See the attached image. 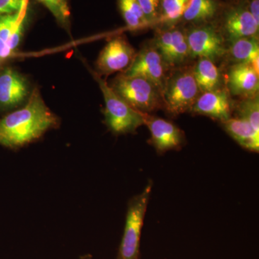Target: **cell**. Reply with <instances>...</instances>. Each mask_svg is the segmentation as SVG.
I'll use <instances>...</instances> for the list:
<instances>
[{
  "label": "cell",
  "instance_id": "19",
  "mask_svg": "<svg viewBox=\"0 0 259 259\" xmlns=\"http://www.w3.org/2000/svg\"><path fill=\"white\" fill-rule=\"evenodd\" d=\"M118 6L129 30H143L151 26L138 0H118Z\"/></svg>",
  "mask_w": 259,
  "mask_h": 259
},
{
  "label": "cell",
  "instance_id": "20",
  "mask_svg": "<svg viewBox=\"0 0 259 259\" xmlns=\"http://www.w3.org/2000/svg\"><path fill=\"white\" fill-rule=\"evenodd\" d=\"M218 10L216 0H190L182 18L192 23L208 21L214 18Z\"/></svg>",
  "mask_w": 259,
  "mask_h": 259
},
{
  "label": "cell",
  "instance_id": "3",
  "mask_svg": "<svg viewBox=\"0 0 259 259\" xmlns=\"http://www.w3.org/2000/svg\"><path fill=\"white\" fill-rule=\"evenodd\" d=\"M151 190L152 182H150L141 194L130 200L117 259H139L141 231Z\"/></svg>",
  "mask_w": 259,
  "mask_h": 259
},
{
  "label": "cell",
  "instance_id": "16",
  "mask_svg": "<svg viewBox=\"0 0 259 259\" xmlns=\"http://www.w3.org/2000/svg\"><path fill=\"white\" fill-rule=\"evenodd\" d=\"M223 127L240 146L248 151L258 152L259 132L243 117H231L223 122Z\"/></svg>",
  "mask_w": 259,
  "mask_h": 259
},
{
  "label": "cell",
  "instance_id": "15",
  "mask_svg": "<svg viewBox=\"0 0 259 259\" xmlns=\"http://www.w3.org/2000/svg\"><path fill=\"white\" fill-rule=\"evenodd\" d=\"M228 87L233 95L249 98L258 96V74L249 64H237L228 73Z\"/></svg>",
  "mask_w": 259,
  "mask_h": 259
},
{
  "label": "cell",
  "instance_id": "12",
  "mask_svg": "<svg viewBox=\"0 0 259 259\" xmlns=\"http://www.w3.org/2000/svg\"><path fill=\"white\" fill-rule=\"evenodd\" d=\"M155 47L165 64L171 66L182 64L190 56L187 35L179 29L160 32L156 37Z\"/></svg>",
  "mask_w": 259,
  "mask_h": 259
},
{
  "label": "cell",
  "instance_id": "14",
  "mask_svg": "<svg viewBox=\"0 0 259 259\" xmlns=\"http://www.w3.org/2000/svg\"><path fill=\"white\" fill-rule=\"evenodd\" d=\"M258 28L259 25L255 23L247 7L231 8L225 16L224 29L232 41L243 37H256Z\"/></svg>",
  "mask_w": 259,
  "mask_h": 259
},
{
  "label": "cell",
  "instance_id": "6",
  "mask_svg": "<svg viewBox=\"0 0 259 259\" xmlns=\"http://www.w3.org/2000/svg\"><path fill=\"white\" fill-rule=\"evenodd\" d=\"M165 64L156 47H146L135 56L134 61L122 74L141 76L148 80L158 89L162 96L166 82Z\"/></svg>",
  "mask_w": 259,
  "mask_h": 259
},
{
  "label": "cell",
  "instance_id": "26",
  "mask_svg": "<svg viewBox=\"0 0 259 259\" xmlns=\"http://www.w3.org/2000/svg\"><path fill=\"white\" fill-rule=\"evenodd\" d=\"M248 10L255 23L259 25V0H253L250 3Z\"/></svg>",
  "mask_w": 259,
  "mask_h": 259
},
{
  "label": "cell",
  "instance_id": "23",
  "mask_svg": "<svg viewBox=\"0 0 259 259\" xmlns=\"http://www.w3.org/2000/svg\"><path fill=\"white\" fill-rule=\"evenodd\" d=\"M239 117H243L259 132V101L258 97L245 98L240 102L238 108Z\"/></svg>",
  "mask_w": 259,
  "mask_h": 259
},
{
  "label": "cell",
  "instance_id": "11",
  "mask_svg": "<svg viewBox=\"0 0 259 259\" xmlns=\"http://www.w3.org/2000/svg\"><path fill=\"white\" fill-rule=\"evenodd\" d=\"M28 81L16 70L7 68L0 73V107L14 108L28 97Z\"/></svg>",
  "mask_w": 259,
  "mask_h": 259
},
{
  "label": "cell",
  "instance_id": "17",
  "mask_svg": "<svg viewBox=\"0 0 259 259\" xmlns=\"http://www.w3.org/2000/svg\"><path fill=\"white\" fill-rule=\"evenodd\" d=\"M230 53L238 64H249L258 74L259 46L256 37H243L232 41Z\"/></svg>",
  "mask_w": 259,
  "mask_h": 259
},
{
  "label": "cell",
  "instance_id": "18",
  "mask_svg": "<svg viewBox=\"0 0 259 259\" xmlns=\"http://www.w3.org/2000/svg\"><path fill=\"white\" fill-rule=\"evenodd\" d=\"M193 74L201 92L206 93L219 90L221 74L213 61L201 59L193 71Z\"/></svg>",
  "mask_w": 259,
  "mask_h": 259
},
{
  "label": "cell",
  "instance_id": "4",
  "mask_svg": "<svg viewBox=\"0 0 259 259\" xmlns=\"http://www.w3.org/2000/svg\"><path fill=\"white\" fill-rule=\"evenodd\" d=\"M111 88L130 106L143 113L152 112L160 106L161 93L151 81L141 76L119 75Z\"/></svg>",
  "mask_w": 259,
  "mask_h": 259
},
{
  "label": "cell",
  "instance_id": "7",
  "mask_svg": "<svg viewBox=\"0 0 259 259\" xmlns=\"http://www.w3.org/2000/svg\"><path fill=\"white\" fill-rule=\"evenodd\" d=\"M136 55L134 48L125 37H114L107 42L97 58V74L109 75L126 70Z\"/></svg>",
  "mask_w": 259,
  "mask_h": 259
},
{
  "label": "cell",
  "instance_id": "10",
  "mask_svg": "<svg viewBox=\"0 0 259 259\" xmlns=\"http://www.w3.org/2000/svg\"><path fill=\"white\" fill-rule=\"evenodd\" d=\"M144 124L151 132L153 146L158 153H163L170 150L182 147L185 137L182 131L171 122L160 117L143 114Z\"/></svg>",
  "mask_w": 259,
  "mask_h": 259
},
{
  "label": "cell",
  "instance_id": "13",
  "mask_svg": "<svg viewBox=\"0 0 259 259\" xmlns=\"http://www.w3.org/2000/svg\"><path fill=\"white\" fill-rule=\"evenodd\" d=\"M199 115L226 122L231 117V106L229 97L225 90L206 92L199 95L192 109Z\"/></svg>",
  "mask_w": 259,
  "mask_h": 259
},
{
  "label": "cell",
  "instance_id": "8",
  "mask_svg": "<svg viewBox=\"0 0 259 259\" xmlns=\"http://www.w3.org/2000/svg\"><path fill=\"white\" fill-rule=\"evenodd\" d=\"M186 35L189 53L192 57L214 61L226 53L222 36L212 26L193 28Z\"/></svg>",
  "mask_w": 259,
  "mask_h": 259
},
{
  "label": "cell",
  "instance_id": "22",
  "mask_svg": "<svg viewBox=\"0 0 259 259\" xmlns=\"http://www.w3.org/2000/svg\"><path fill=\"white\" fill-rule=\"evenodd\" d=\"M50 11L57 23L69 32L71 25V11L69 0H36Z\"/></svg>",
  "mask_w": 259,
  "mask_h": 259
},
{
  "label": "cell",
  "instance_id": "25",
  "mask_svg": "<svg viewBox=\"0 0 259 259\" xmlns=\"http://www.w3.org/2000/svg\"><path fill=\"white\" fill-rule=\"evenodd\" d=\"M25 5L26 0H0V16L21 13Z\"/></svg>",
  "mask_w": 259,
  "mask_h": 259
},
{
  "label": "cell",
  "instance_id": "21",
  "mask_svg": "<svg viewBox=\"0 0 259 259\" xmlns=\"http://www.w3.org/2000/svg\"><path fill=\"white\" fill-rule=\"evenodd\" d=\"M190 0H161L158 23L171 25L183 16Z\"/></svg>",
  "mask_w": 259,
  "mask_h": 259
},
{
  "label": "cell",
  "instance_id": "5",
  "mask_svg": "<svg viewBox=\"0 0 259 259\" xmlns=\"http://www.w3.org/2000/svg\"><path fill=\"white\" fill-rule=\"evenodd\" d=\"M200 92L193 71H180L166 81L161 97L167 110L179 115L192 109Z\"/></svg>",
  "mask_w": 259,
  "mask_h": 259
},
{
  "label": "cell",
  "instance_id": "1",
  "mask_svg": "<svg viewBox=\"0 0 259 259\" xmlns=\"http://www.w3.org/2000/svg\"><path fill=\"white\" fill-rule=\"evenodd\" d=\"M57 124V117L35 89L25 106L0 118V145L22 147L38 139Z\"/></svg>",
  "mask_w": 259,
  "mask_h": 259
},
{
  "label": "cell",
  "instance_id": "9",
  "mask_svg": "<svg viewBox=\"0 0 259 259\" xmlns=\"http://www.w3.org/2000/svg\"><path fill=\"white\" fill-rule=\"evenodd\" d=\"M28 23L25 10L0 16V64L13 56L20 46Z\"/></svg>",
  "mask_w": 259,
  "mask_h": 259
},
{
  "label": "cell",
  "instance_id": "24",
  "mask_svg": "<svg viewBox=\"0 0 259 259\" xmlns=\"http://www.w3.org/2000/svg\"><path fill=\"white\" fill-rule=\"evenodd\" d=\"M150 25L158 23L161 0H138Z\"/></svg>",
  "mask_w": 259,
  "mask_h": 259
},
{
  "label": "cell",
  "instance_id": "2",
  "mask_svg": "<svg viewBox=\"0 0 259 259\" xmlns=\"http://www.w3.org/2000/svg\"><path fill=\"white\" fill-rule=\"evenodd\" d=\"M92 74L103 95L105 102V123L112 133L115 134H131L135 132L140 126L144 125L143 112L130 106L97 72L92 71Z\"/></svg>",
  "mask_w": 259,
  "mask_h": 259
}]
</instances>
